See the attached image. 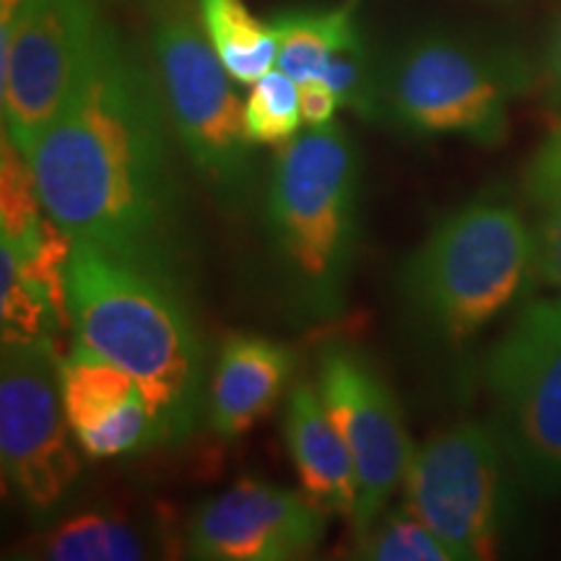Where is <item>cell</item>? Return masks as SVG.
I'll list each match as a JSON object with an SVG mask.
<instances>
[{
	"mask_svg": "<svg viewBox=\"0 0 561 561\" xmlns=\"http://www.w3.org/2000/svg\"><path fill=\"white\" fill-rule=\"evenodd\" d=\"M291 348L263 335L234 333L221 343L208 385V426L224 439L242 437L268 413L294 375Z\"/></svg>",
	"mask_w": 561,
	"mask_h": 561,
	"instance_id": "obj_14",
	"label": "cell"
},
{
	"mask_svg": "<svg viewBox=\"0 0 561 561\" xmlns=\"http://www.w3.org/2000/svg\"><path fill=\"white\" fill-rule=\"evenodd\" d=\"M0 299L3 341L50 339L53 328H60L50 301L21 271L19 252L9 240L0 242Z\"/></svg>",
	"mask_w": 561,
	"mask_h": 561,
	"instance_id": "obj_22",
	"label": "cell"
},
{
	"mask_svg": "<svg viewBox=\"0 0 561 561\" xmlns=\"http://www.w3.org/2000/svg\"><path fill=\"white\" fill-rule=\"evenodd\" d=\"M359 210L362 157L343 125H320L284 144L263 191V229L280 305L301 325L346 310Z\"/></svg>",
	"mask_w": 561,
	"mask_h": 561,
	"instance_id": "obj_3",
	"label": "cell"
},
{
	"mask_svg": "<svg viewBox=\"0 0 561 561\" xmlns=\"http://www.w3.org/2000/svg\"><path fill=\"white\" fill-rule=\"evenodd\" d=\"M70 322L79 343L128 371L157 421L161 442L182 445L208 416V351L185 291L73 242Z\"/></svg>",
	"mask_w": 561,
	"mask_h": 561,
	"instance_id": "obj_2",
	"label": "cell"
},
{
	"mask_svg": "<svg viewBox=\"0 0 561 561\" xmlns=\"http://www.w3.org/2000/svg\"><path fill=\"white\" fill-rule=\"evenodd\" d=\"M523 193L536 231L538 278L561 294V121L530 157Z\"/></svg>",
	"mask_w": 561,
	"mask_h": 561,
	"instance_id": "obj_19",
	"label": "cell"
},
{
	"mask_svg": "<svg viewBox=\"0 0 561 561\" xmlns=\"http://www.w3.org/2000/svg\"><path fill=\"white\" fill-rule=\"evenodd\" d=\"M299 83L284 70H268L252 83L244 102V130L255 146H284L299 136Z\"/></svg>",
	"mask_w": 561,
	"mask_h": 561,
	"instance_id": "obj_23",
	"label": "cell"
},
{
	"mask_svg": "<svg viewBox=\"0 0 561 561\" xmlns=\"http://www.w3.org/2000/svg\"><path fill=\"white\" fill-rule=\"evenodd\" d=\"M491 424L523 486L561 494V294L517 310L481 364Z\"/></svg>",
	"mask_w": 561,
	"mask_h": 561,
	"instance_id": "obj_8",
	"label": "cell"
},
{
	"mask_svg": "<svg viewBox=\"0 0 561 561\" xmlns=\"http://www.w3.org/2000/svg\"><path fill=\"white\" fill-rule=\"evenodd\" d=\"M102 26L91 0H24L0 16L3 133L26 157L79 83Z\"/></svg>",
	"mask_w": 561,
	"mask_h": 561,
	"instance_id": "obj_10",
	"label": "cell"
},
{
	"mask_svg": "<svg viewBox=\"0 0 561 561\" xmlns=\"http://www.w3.org/2000/svg\"><path fill=\"white\" fill-rule=\"evenodd\" d=\"M278 37L276 66L294 81L322 79L341 47L364 37L354 5L333 9H284L271 16Z\"/></svg>",
	"mask_w": 561,
	"mask_h": 561,
	"instance_id": "obj_16",
	"label": "cell"
},
{
	"mask_svg": "<svg viewBox=\"0 0 561 561\" xmlns=\"http://www.w3.org/2000/svg\"><path fill=\"white\" fill-rule=\"evenodd\" d=\"M284 437L301 491L322 510L354 520L359 479L346 442L328 416L318 382L301 380L291 388L284 411Z\"/></svg>",
	"mask_w": 561,
	"mask_h": 561,
	"instance_id": "obj_15",
	"label": "cell"
},
{
	"mask_svg": "<svg viewBox=\"0 0 561 561\" xmlns=\"http://www.w3.org/2000/svg\"><path fill=\"white\" fill-rule=\"evenodd\" d=\"M543 79L546 94H549L551 110L557 112V121H561V13L553 21L549 42L543 50Z\"/></svg>",
	"mask_w": 561,
	"mask_h": 561,
	"instance_id": "obj_25",
	"label": "cell"
},
{
	"mask_svg": "<svg viewBox=\"0 0 561 561\" xmlns=\"http://www.w3.org/2000/svg\"><path fill=\"white\" fill-rule=\"evenodd\" d=\"M517 476L491 421H460L413 447L405 504L447 546L453 561L494 559L515 517Z\"/></svg>",
	"mask_w": 561,
	"mask_h": 561,
	"instance_id": "obj_7",
	"label": "cell"
},
{
	"mask_svg": "<svg viewBox=\"0 0 561 561\" xmlns=\"http://www.w3.org/2000/svg\"><path fill=\"white\" fill-rule=\"evenodd\" d=\"M538 278V244L520 203L489 191L434 227L398 273L409 331L434 354H462Z\"/></svg>",
	"mask_w": 561,
	"mask_h": 561,
	"instance_id": "obj_4",
	"label": "cell"
},
{
	"mask_svg": "<svg viewBox=\"0 0 561 561\" xmlns=\"http://www.w3.org/2000/svg\"><path fill=\"white\" fill-rule=\"evenodd\" d=\"M53 339L3 341L0 359V460L21 507L50 520L81 476Z\"/></svg>",
	"mask_w": 561,
	"mask_h": 561,
	"instance_id": "obj_9",
	"label": "cell"
},
{
	"mask_svg": "<svg viewBox=\"0 0 561 561\" xmlns=\"http://www.w3.org/2000/svg\"><path fill=\"white\" fill-rule=\"evenodd\" d=\"M34 551V557L53 561H140L151 557V543L136 523L91 510L53 525Z\"/></svg>",
	"mask_w": 561,
	"mask_h": 561,
	"instance_id": "obj_18",
	"label": "cell"
},
{
	"mask_svg": "<svg viewBox=\"0 0 561 561\" xmlns=\"http://www.w3.org/2000/svg\"><path fill=\"white\" fill-rule=\"evenodd\" d=\"M149 60L180 151L224 214L244 216L261 174L244 104L201 24L198 0H144Z\"/></svg>",
	"mask_w": 561,
	"mask_h": 561,
	"instance_id": "obj_6",
	"label": "cell"
},
{
	"mask_svg": "<svg viewBox=\"0 0 561 561\" xmlns=\"http://www.w3.org/2000/svg\"><path fill=\"white\" fill-rule=\"evenodd\" d=\"M47 210L30 157L3 133L0 146V229L19 255L37 248Z\"/></svg>",
	"mask_w": 561,
	"mask_h": 561,
	"instance_id": "obj_20",
	"label": "cell"
},
{
	"mask_svg": "<svg viewBox=\"0 0 561 561\" xmlns=\"http://www.w3.org/2000/svg\"><path fill=\"white\" fill-rule=\"evenodd\" d=\"M201 24L224 68L237 83H255L278 60V37L244 0H198Z\"/></svg>",
	"mask_w": 561,
	"mask_h": 561,
	"instance_id": "obj_17",
	"label": "cell"
},
{
	"mask_svg": "<svg viewBox=\"0 0 561 561\" xmlns=\"http://www.w3.org/2000/svg\"><path fill=\"white\" fill-rule=\"evenodd\" d=\"M354 557L371 561H453L447 546L409 504L401 510H385L367 530L359 533Z\"/></svg>",
	"mask_w": 561,
	"mask_h": 561,
	"instance_id": "obj_21",
	"label": "cell"
},
{
	"mask_svg": "<svg viewBox=\"0 0 561 561\" xmlns=\"http://www.w3.org/2000/svg\"><path fill=\"white\" fill-rule=\"evenodd\" d=\"M174 146L151 60L104 21L30 161L47 216L76 242L187 291L195 237Z\"/></svg>",
	"mask_w": 561,
	"mask_h": 561,
	"instance_id": "obj_1",
	"label": "cell"
},
{
	"mask_svg": "<svg viewBox=\"0 0 561 561\" xmlns=\"http://www.w3.org/2000/svg\"><path fill=\"white\" fill-rule=\"evenodd\" d=\"M536 87L520 47L471 32L424 30L380 60L375 123L416 138H462L494 149L510 110Z\"/></svg>",
	"mask_w": 561,
	"mask_h": 561,
	"instance_id": "obj_5",
	"label": "cell"
},
{
	"mask_svg": "<svg viewBox=\"0 0 561 561\" xmlns=\"http://www.w3.org/2000/svg\"><path fill=\"white\" fill-rule=\"evenodd\" d=\"M339 96L335 91L328 87L322 79H312V81H301L299 83V107H301V117L310 128H320V125L333 123L335 107H339Z\"/></svg>",
	"mask_w": 561,
	"mask_h": 561,
	"instance_id": "obj_24",
	"label": "cell"
},
{
	"mask_svg": "<svg viewBox=\"0 0 561 561\" xmlns=\"http://www.w3.org/2000/svg\"><path fill=\"white\" fill-rule=\"evenodd\" d=\"M328 510L263 479H240L187 520V553L203 561H291L318 549Z\"/></svg>",
	"mask_w": 561,
	"mask_h": 561,
	"instance_id": "obj_12",
	"label": "cell"
},
{
	"mask_svg": "<svg viewBox=\"0 0 561 561\" xmlns=\"http://www.w3.org/2000/svg\"><path fill=\"white\" fill-rule=\"evenodd\" d=\"M318 390L359 479V504L351 520L359 536L388 510L413 447L401 405L364 351L346 341L325 343L318 356Z\"/></svg>",
	"mask_w": 561,
	"mask_h": 561,
	"instance_id": "obj_11",
	"label": "cell"
},
{
	"mask_svg": "<svg viewBox=\"0 0 561 561\" xmlns=\"http://www.w3.org/2000/svg\"><path fill=\"white\" fill-rule=\"evenodd\" d=\"M62 411L87 458L107 460L161 445L157 421L128 371L76 343L58 364Z\"/></svg>",
	"mask_w": 561,
	"mask_h": 561,
	"instance_id": "obj_13",
	"label": "cell"
}]
</instances>
